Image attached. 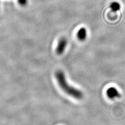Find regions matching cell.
<instances>
[{
  "mask_svg": "<svg viewBox=\"0 0 125 125\" xmlns=\"http://www.w3.org/2000/svg\"><path fill=\"white\" fill-rule=\"evenodd\" d=\"M55 77L58 85L66 94L77 100L83 98V94L81 91L68 84L63 72L57 70L55 73Z\"/></svg>",
  "mask_w": 125,
  "mask_h": 125,
  "instance_id": "1",
  "label": "cell"
},
{
  "mask_svg": "<svg viewBox=\"0 0 125 125\" xmlns=\"http://www.w3.org/2000/svg\"><path fill=\"white\" fill-rule=\"evenodd\" d=\"M67 45V40L65 38H61L58 42L56 47V52L58 55H61L65 51V50Z\"/></svg>",
  "mask_w": 125,
  "mask_h": 125,
  "instance_id": "2",
  "label": "cell"
},
{
  "mask_svg": "<svg viewBox=\"0 0 125 125\" xmlns=\"http://www.w3.org/2000/svg\"><path fill=\"white\" fill-rule=\"evenodd\" d=\"M106 95L109 99H114L120 97V94L115 87H110L106 90Z\"/></svg>",
  "mask_w": 125,
  "mask_h": 125,
  "instance_id": "3",
  "label": "cell"
},
{
  "mask_svg": "<svg viewBox=\"0 0 125 125\" xmlns=\"http://www.w3.org/2000/svg\"><path fill=\"white\" fill-rule=\"evenodd\" d=\"M87 30L84 27H82L77 32V38L78 40H79L81 41H83L85 40L87 38Z\"/></svg>",
  "mask_w": 125,
  "mask_h": 125,
  "instance_id": "4",
  "label": "cell"
},
{
  "mask_svg": "<svg viewBox=\"0 0 125 125\" xmlns=\"http://www.w3.org/2000/svg\"><path fill=\"white\" fill-rule=\"evenodd\" d=\"M111 9L114 12L118 11L120 9V5L118 2H113L111 4Z\"/></svg>",
  "mask_w": 125,
  "mask_h": 125,
  "instance_id": "5",
  "label": "cell"
},
{
  "mask_svg": "<svg viewBox=\"0 0 125 125\" xmlns=\"http://www.w3.org/2000/svg\"><path fill=\"white\" fill-rule=\"evenodd\" d=\"M18 2L22 6H25L27 5L28 1L27 0H18Z\"/></svg>",
  "mask_w": 125,
  "mask_h": 125,
  "instance_id": "6",
  "label": "cell"
}]
</instances>
